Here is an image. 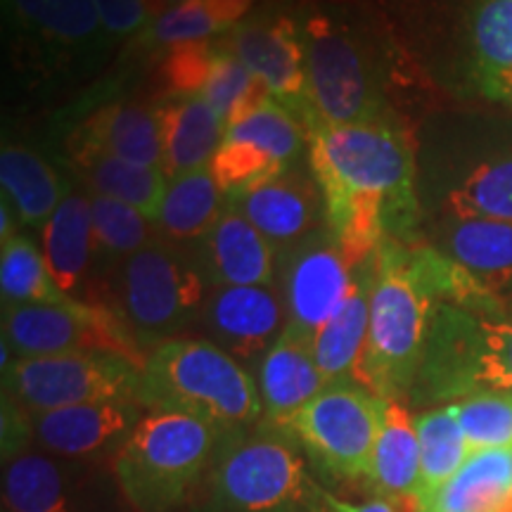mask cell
Masks as SVG:
<instances>
[{
	"mask_svg": "<svg viewBox=\"0 0 512 512\" xmlns=\"http://www.w3.org/2000/svg\"><path fill=\"white\" fill-rule=\"evenodd\" d=\"M489 392L512 394V302L489 309L439 302L413 401L425 406Z\"/></svg>",
	"mask_w": 512,
	"mask_h": 512,
	"instance_id": "cell-3",
	"label": "cell"
},
{
	"mask_svg": "<svg viewBox=\"0 0 512 512\" xmlns=\"http://www.w3.org/2000/svg\"><path fill=\"white\" fill-rule=\"evenodd\" d=\"M316 512H422V505L418 496L380 494L373 501L349 503L320 491Z\"/></svg>",
	"mask_w": 512,
	"mask_h": 512,
	"instance_id": "cell-41",
	"label": "cell"
},
{
	"mask_svg": "<svg viewBox=\"0 0 512 512\" xmlns=\"http://www.w3.org/2000/svg\"><path fill=\"white\" fill-rule=\"evenodd\" d=\"M384 403L387 399L356 380L330 382L294 415L285 432L332 477L370 479Z\"/></svg>",
	"mask_w": 512,
	"mask_h": 512,
	"instance_id": "cell-8",
	"label": "cell"
},
{
	"mask_svg": "<svg viewBox=\"0 0 512 512\" xmlns=\"http://www.w3.org/2000/svg\"><path fill=\"white\" fill-rule=\"evenodd\" d=\"M472 46L484 93L512 98V0H477Z\"/></svg>",
	"mask_w": 512,
	"mask_h": 512,
	"instance_id": "cell-30",
	"label": "cell"
},
{
	"mask_svg": "<svg viewBox=\"0 0 512 512\" xmlns=\"http://www.w3.org/2000/svg\"><path fill=\"white\" fill-rule=\"evenodd\" d=\"M0 183L3 200L27 226H43L64 200L55 169L27 147L5 145L0 152Z\"/></svg>",
	"mask_w": 512,
	"mask_h": 512,
	"instance_id": "cell-28",
	"label": "cell"
},
{
	"mask_svg": "<svg viewBox=\"0 0 512 512\" xmlns=\"http://www.w3.org/2000/svg\"><path fill=\"white\" fill-rule=\"evenodd\" d=\"M197 273L211 287H275V249L245 216L226 204L200 240Z\"/></svg>",
	"mask_w": 512,
	"mask_h": 512,
	"instance_id": "cell-19",
	"label": "cell"
},
{
	"mask_svg": "<svg viewBox=\"0 0 512 512\" xmlns=\"http://www.w3.org/2000/svg\"><path fill=\"white\" fill-rule=\"evenodd\" d=\"M306 140L302 121L266 95L230 121L209 169L221 190L233 195L287 174Z\"/></svg>",
	"mask_w": 512,
	"mask_h": 512,
	"instance_id": "cell-12",
	"label": "cell"
},
{
	"mask_svg": "<svg viewBox=\"0 0 512 512\" xmlns=\"http://www.w3.org/2000/svg\"><path fill=\"white\" fill-rule=\"evenodd\" d=\"M162 121L166 174L171 178L207 169L228 124L200 93H181L157 110Z\"/></svg>",
	"mask_w": 512,
	"mask_h": 512,
	"instance_id": "cell-22",
	"label": "cell"
},
{
	"mask_svg": "<svg viewBox=\"0 0 512 512\" xmlns=\"http://www.w3.org/2000/svg\"><path fill=\"white\" fill-rule=\"evenodd\" d=\"M434 247L486 294L512 302V223L446 214Z\"/></svg>",
	"mask_w": 512,
	"mask_h": 512,
	"instance_id": "cell-20",
	"label": "cell"
},
{
	"mask_svg": "<svg viewBox=\"0 0 512 512\" xmlns=\"http://www.w3.org/2000/svg\"><path fill=\"white\" fill-rule=\"evenodd\" d=\"M446 214L512 223V157L496 159L472 171L463 185L451 190Z\"/></svg>",
	"mask_w": 512,
	"mask_h": 512,
	"instance_id": "cell-34",
	"label": "cell"
},
{
	"mask_svg": "<svg viewBox=\"0 0 512 512\" xmlns=\"http://www.w3.org/2000/svg\"><path fill=\"white\" fill-rule=\"evenodd\" d=\"M377 275V254L358 264L356 287L347 304L332 316L313 337V351L325 382L354 380V370L366 344L370 323V299H373Z\"/></svg>",
	"mask_w": 512,
	"mask_h": 512,
	"instance_id": "cell-23",
	"label": "cell"
},
{
	"mask_svg": "<svg viewBox=\"0 0 512 512\" xmlns=\"http://www.w3.org/2000/svg\"><path fill=\"white\" fill-rule=\"evenodd\" d=\"M512 489V448H486L467 456L422 512H494Z\"/></svg>",
	"mask_w": 512,
	"mask_h": 512,
	"instance_id": "cell-26",
	"label": "cell"
},
{
	"mask_svg": "<svg viewBox=\"0 0 512 512\" xmlns=\"http://www.w3.org/2000/svg\"><path fill=\"white\" fill-rule=\"evenodd\" d=\"M145 3H147V10H150L152 19H157L159 15H164V12L176 8V5L190 3V0H145Z\"/></svg>",
	"mask_w": 512,
	"mask_h": 512,
	"instance_id": "cell-43",
	"label": "cell"
},
{
	"mask_svg": "<svg viewBox=\"0 0 512 512\" xmlns=\"http://www.w3.org/2000/svg\"><path fill=\"white\" fill-rule=\"evenodd\" d=\"M72 150L74 157L98 152L166 169L162 121L157 110L140 105H112L95 112L76 136Z\"/></svg>",
	"mask_w": 512,
	"mask_h": 512,
	"instance_id": "cell-21",
	"label": "cell"
},
{
	"mask_svg": "<svg viewBox=\"0 0 512 512\" xmlns=\"http://www.w3.org/2000/svg\"><path fill=\"white\" fill-rule=\"evenodd\" d=\"M420 437V505H425L437 491L463 467L470 456L465 434L460 430L453 403L432 408L415 418Z\"/></svg>",
	"mask_w": 512,
	"mask_h": 512,
	"instance_id": "cell-31",
	"label": "cell"
},
{
	"mask_svg": "<svg viewBox=\"0 0 512 512\" xmlns=\"http://www.w3.org/2000/svg\"><path fill=\"white\" fill-rule=\"evenodd\" d=\"M306 88L318 128L373 124L387 119L370 60L349 29L328 17H311L302 29Z\"/></svg>",
	"mask_w": 512,
	"mask_h": 512,
	"instance_id": "cell-10",
	"label": "cell"
},
{
	"mask_svg": "<svg viewBox=\"0 0 512 512\" xmlns=\"http://www.w3.org/2000/svg\"><path fill=\"white\" fill-rule=\"evenodd\" d=\"M256 384L264 406L261 422L285 430L294 415L328 384L318 368L311 332L285 325L283 335L256 366Z\"/></svg>",
	"mask_w": 512,
	"mask_h": 512,
	"instance_id": "cell-18",
	"label": "cell"
},
{
	"mask_svg": "<svg viewBox=\"0 0 512 512\" xmlns=\"http://www.w3.org/2000/svg\"><path fill=\"white\" fill-rule=\"evenodd\" d=\"M202 275L169 247L147 245L124 259L114 283V309L138 349H157L176 339L202 311Z\"/></svg>",
	"mask_w": 512,
	"mask_h": 512,
	"instance_id": "cell-7",
	"label": "cell"
},
{
	"mask_svg": "<svg viewBox=\"0 0 512 512\" xmlns=\"http://www.w3.org/2000/svg\"><path fill=\"white\" fill-rule=\"evenodd\" d=\"M494 512H512V489L501 498V503L496 505Z\"/></svg>",
	"mask_w": 512,
	"mask_h": 512,
	"instance_id": "cell-44",
	"label": "cell"
},
{
	"mask_svg": "<svg viewBox=\"0 0 512 512\" xmlns=\"http://www.w3.org/2000/svg\"><path fill=\"white\" fill-rule=\"evenodd\" d=\"M74 159L91 195L110 197V200L128 204L150 221H155L159 202H162L171 178L166 169L126 162V159L98 155V152Z\"/></svg>",
	"mask_w": 512,
	"mask_h": 512,
	"instance_id": "cell-29",
	"label": "cell"
},
{
	"mask_svg": "<svg viewBox=\"0 0 512 512\" xmlns=\"http://www.w3.org/2000/svg\"><path fill=\"white\" fill-rule=\"evenodd\" d=\"M230 29L233 24L223 17L214 0H190L152 19L145 36L157 46L178 48L188 43H204L207 38Z\"/></svg>",
	"mask_w": 512,
	"mask_h": 512,
	"instance_id": "cell-39",
	"label": "cell"
},
{
	"mask_svg": "<svg viewBox=\"0 0 512 512\" xmlns=\"http://www.w3.org/2000/svg\"><path fill=\"white\" fill-rule=\"evenodd\" d=\"M140 403L133 399H112L79 403L41 415H31L34 441L43 451L60 458L88 460L105 453H117L133 427L138 425Z\"/></svg>",
	"mask_w": 512,
	"mask_h": 512,
	"instance_id": "cell-16",
	"label": "cell"
},
{
	"mask_svg": "<svg viewBox=\"0 0 512 512\" xmlns=\"http://www.w3.org/2000/svg\"><path fill=\"white\" fill-rule=\"evenodd\" d=\"M197 93L221 114V119L230 124L235 117L266 98L261 83L254 79L252 72L242 64L238 57L223 46L211 48V60Z\"/></svg>",
	"mask_w": 512,
	"mask_h": 512,
	"instance_id": "cell-35",
	"label": "cell"
},
{
	"mask_svg": "<svg viewBox=\"0 0 512 512\" xmlns=\"http://www.w3.org/2000/svg\"><path fill=\"white\" fill-rule=\"evenodd\" d=\"M200 320L209 342L240 363L259 366L275 339L283 335L287 313L283 297L273 287H211Z\"/></svg>",
	"mask_w": 512,
	"mask_h": 512,
	"instance_id": "cell-15",
	"label": "cell"
},
{
	"mask_svg": "<svg viewBox=\"0 0 512 512\" xmlns=\"http://www.w3.org/2000/svg\"><path fill=\"white\" fill-rule=\"evenodd\" d=\"M3 342L15 358L114 351L140 366L145 361L143 351L110 309L74 297L64 302L3 306Z\"/></svg>",
	"mask_w": 512,
	"mask_h": 512,
	"instance_id": "cell-11",
	"label": "cell"
},
{
	"mask_svg": "<svg viewBox=\"0 0 512 512\" xmlns=\"http://www.w3.org/2000/svg\"><path fill=\"white\" fill-rule=\"evenodd\" d=\"M230 434L183 413L147 411L114 453V475L136 512H174L211 472Z\"/></svg>",
	"mask_w": 512,
	"mask_h": 512,
	"instance_id": "cell-5",
	"label": "cell"
},
{
	"mask_svg": "<svg viewBox=\"0 0 512 512\" xmlns=\"http://www.w3.org/2000/svg\"><path fill=\"white\" fill-rule=\"evenodd\" d=\"M223 209H226L223 190L207 166L169 178L152 223L166 240H202L219 221Z\"/></svg>",
	"mask_w": 512,
	"mask_h": 512,
	"instance_id": "cell-25",
	"label": "cell"
},
{
	"mask_svg": "<svg viewBox=\"0 0 512 512\" xmlns=\"http://www.w3.org/2000/svg\"><path fill=\"white\" fill-rule=\"evenodd\" d=\"M437 304V299L408 271L406 245L394 240L382 242L377 249L368 335L354 380L380 399H408L413 394Z\"/></svg>",
	"mask_w": 512,
	"mask_h": 512,
	"instance_id": "cell-4",
	"label": "cell"
},
{
	"mask_svg": "<svg viewBox=\"0 0 512 512\" xmlns=\"http://www.w3.org/2000/svg\"><path fill=\"white\" fill-rule=\"evenodd\" d=\"M91 214L98 252L117 259H128L152 245V221L138 209L110 197L91 195Z\"/></svg>",
	"mask_w": 512,
	"mask_h": 512,
	"instance_id": "cell-38",
	"label": "cell"
},
{
	"mask_svg": "<svg viewBox=\"0 0 512 512\" xmlns=\"http://www.w3.org/2000/svg\"><path fill=\"white\" fill-rule=\"evenodd\" d=\"M226 46L261 83L268 98L292 112L309 133L313 112L306 88L302 29L287 17L249 19L230 29Z\"/></svg>",
	"mask_w": 512,
	"mask_h": 512,
	"instance_id": "cell-14",
	"label": "cell"
},
{
	"mask_svg": "<svg viewBox=\"0 0 512 512\" xmlns=\"http://www.w3.org/2000/svg\"><path fill=\"white\" fill-rule=\"evenodd\" d=\"M377 494H420V437L403 401L387 399L370 479Z\"/></svg>",
	"mask_w": 512,
	"mask_h": 512,
	"instance_id": "cell-27",
	"label": "cell"
},
{
	"mask_svg": "<svg viewBox=\"0 0 512 512\" xmlns=\"http://www.w3.org/2000/svg\"><path fill=\"white\" fill-rule=\"evenodd\" d=\"M29 441H34V430H31V418L17 403H12L8 396H3V460L8 463L10 458L27 451Z\"/></svg>",
	"mask_w": 512,
	"mask_h": 512,
	"instance_id": "cell-42",
	"label": "cell"
},
{
	"mask_svg": "<svg viewBox=\"0 0 512 512\" xmlns=\"http://www.w3.org/2000/svg\"><path fill=\"white\" fill-rule=\"evenodd\" d=\"M3 503L8 512H72L60 465L31 448L5 463Z\"/></svg>",
	"mask_w": 512,
	"mask_h": 512,
	"instance_id": "cell-32",
	"label": "cell"
},
{
	"mask_svg": "<svg viewBox=\"0 0 512 512\" xmlns=\"http://www.w3.org/2000/svg\"><path fill=\"white\" fill-rule=\"evenodd\" d=\"M136 401L145 411L192 415L226 434L264 420L252 373L209 339L176 337L152 349L140 368Z\"/></svg>",
	"mask_w": 512,
	"mask_h": 512,
	"instance_id": "cell-2",
	"label": "cell"
},
{
	"mask_svg": "<svg viewBox=\"0 0 512 512\" xmlns=\"http://www.w3.org/2000/svg\"><path fill=\"white\" fill-rule=\"evenodd\" d=\"M470 453L512 448V394L489 392L453 403Z\"/></svg>",
	"mask_w": 512,
	"mask_h": 512,
	"instance_id": "cell-37",
	"label": "cell"
},
{
	"mask_svg": "<svg viewBox=\"0 0 512 512\" xmlns=\"http://www.w3.org/2000/svg\"><path fill=\"white\" fill-rule=\"evenodd\" d=\"M280 256L278 292L285 304L287 325L316 337L354 292L358 264L351 261L330 228H318Z\"/></svg>",
	"mask_w": 512,
	"mask_h": 512,
	"instance_id": "cell-13",
	"label": "cell"
},
{
	"mask_svg": "<svg viewBox=\"0 0 512 512\" xmlns=\"http://www.w3.org/2000/svg\"><path fill=\"white\" fill-rule=\"evenodd\" d=\"M309 150L325 221L354 264L375 256L387 240L411 245L418 197L413 147L403 128L389 117L318 128L309 133Z\"/></svg>",
	"mask_w": 512,
	"mask_h": 512,
	"instance_id": "cell-1",
	"label": "cell"
},
{
	"mask_svg": "<svg viewBox=\"0 0 512 512\" xmlns=\"http://www.w3.org/2000/svg\"><path fill=\"white\" fill-rule=\"evenodd\" d=\"M100 24L112 36H131L147 31L152 15L145 0H95Z\"/></svg>",
	"mask_w": 512,
	"mask_h": 512,
	"instance_id": "cell-40",
	"label": "cell"
},
{
	"mask_svg": "<svg viewBox=\"0 0 512 512\" xmlns=\"http://www.w3.org/2000/svg\"><path fill=\"white\" fill-rule=\"evenodd\" d=\"M245 432L230 434L211 467L214 510L316 512L320 489L313 486L292 434L266 422Z\"/></svg>",
	"mask_w": 512,
	"mask_h": 512,
	"instance_id": "cell-6",
	"label": "cell"
},
{
	"mask_svg": "<svg viewBox=\"0 0 512 512\" xmlns=\"http://www.w3.org/2000/svg\"><path fill=\"white\" fill-rule=\"evenodd\" d=\"M31 29L60 43H86L102 29L95 0H12Z\"/></svg>",
	"mask_w": 512,
	"mask_h": 512,
	"instance_id": "cell-36",
	"label": "cell"
},
{
	"mask_svg": "<svg viewBox=\"0 0 512 512\" xmlns=\"http://www.w3.org/2000/svg\"><path fill=\"white\" fill-rule=\"evenodd\" d=\"M0 294L3 306L46 304L69 299L53 280L46 256L34 242L15 235L3 242L0 252Z\"/></svg>",
	"mask_w": 512,
	"mask_h": 512,
	"instance_id": "cell-33",
	"label": "cell"
},
{
	"mask_svg": "<svg viewBox=\"0 0 512 512\" xmlns=\"http://www.w3.org/2000/svg\"><path fill=\"white\" fill-rule=\"evenodd\" d=\"M43 249L46 264L53 273L57 287L67 294H76L86 283L95 245L91 197L67 195L50 221L43 228ZM76 299V297H74Z\"/></svg>",
	"mask_w": 512,
	"mask_h": 512,
	"instance_id": "cell-24",
	"label": "cell"
},
{
	"mask_svg": "<svg viewBox=\"0 0 512 512\" xmlns=\"http://www.w3.org/2000/svg\"><path fill=\"white\" fill-rule=\"evenodd\" d=\"M140 368L133 358L114 351L15 358L3 373V396L17 403L29 418L79 403L136 401Z\"/></svg>",
	"mask_w": 512,
	"mask_h": 512,
	"instance_id": "cell-9",
	"label": "cell"
},
{
	"mask_svg": "<svg viewBox=\"0 0 512 512\" xmlns=\"http://www.w3.org/2000/svg\"><path fill=\"white\" fill-rule=\"evenodd\" d=\"M226 204L245 216L280 254L316 233L320 214L325 211L316 185L292 171L226 195Z\"/></svg>",
	"mask_w": 512,
	"mask_h": 512,
	"instance_id": "cell-17",
	"label": "cell"
}]
</instances>
